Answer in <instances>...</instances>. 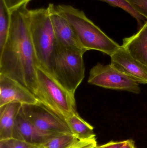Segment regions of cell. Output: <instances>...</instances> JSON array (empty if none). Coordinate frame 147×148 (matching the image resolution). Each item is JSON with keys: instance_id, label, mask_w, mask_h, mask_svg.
<instances>
[{"instance_id": "24", "label": "cell", "mask_w": 147, "mask_h": 148, "mask_svg": "<svg viewBox=\"0 0 147 148\" xmlns=\"http://www.w3.org/2000/svg\"><path fill=\"white\" fill-rule=\"evenodd\" d=\"M36 148H41L40 147H37Z\"/></svg>"}, {"instance_id": "22", "label": "cell", "mask_w": 147, "mask_h": 148, "mask_svg": "<svg viewBox=\"0 0 147 148\" xmlns=\"http://www.w3.org/2000/svg\"><path fill=\"white\" fill-rule=\"evenodd\" d=\"M124 143V140L121 141H111L106 144L96 146L95 148H120L123 145Z\"/></svg>"}, {"instance_id": "12", "label": "cell", "mask_w": 147, "mask_h": 148, "mask_svg": "<svg viewBox=\"0 0 147 148\" xmlns=\"http://www.w3.org/2000/svg\"><path fill=\"white\" fill-rule=\"evenodd\" d=\"M122 47L147 67V21L136 34L124 38Z\"/></svg>"}, {"instance_id": "5", "label": "cell", "mask_w": 147, "mask_h": 148, "mask_svg": "<svg viewBox=\"0 0 147 148\" xmlns=\"http://www.w3.org/2000/svg\"><path fill=\"white\" fill-rule=\"evenodd\" d=\"M83 51L58 44L52 63V76L68 91L75 94L85 77Z\"/></svg>"}, {"instance_id": "20", "label": "cell", "mask_w": 147, "mask_h": 148, "mask_svg": "<svg viewBox=\"0 0 147 148\" xmlns=\"http://www.w3.org/2000/svg\"><path fill=\"white\" fill-rule=\"evenodd\" d=\"M97 146L96 138L85 140H78L69 148H94Z\"/></svg>"}, {"instance_id": "17", "label": "cell", "mask_w": 147, "mask_h": 148, "mask_svg": "<svg viewBox=\"0 0 147 148\" xmlns=\"http://www.w3.org/2000/svg\"><path fill=\"white\" fill-rule=\"evenodd\" d=\"M108 3L114 7L121 8L130 14L135 18L138 23V27L140 28L143 24L147 21V20L142 15L139 14L127 0H99Z\"/></svg>"}, {"instance_id": "4", "label": "cell", "mask_w": 147, "mask_h": 148, "mask_svg": "<svg viewBox=\"0 0 147 148\" xmlns=\"http://www.w3.org/2000/svg\"><path fill=\"white\" fill-rule=\"evenodd\" d=\"M37 74L38 86L35 95L39 101L65 119L77 114L75 94L39 67Z\"/></svg>"}, {"instance_id": "10", "label": "cell", "mask_w": 147, "mask_h": 148, "mask_svg": "<svg viewBox=\"0 0 147 148\" xmlns=\"http://www.w3.org/2000/svg\"><path fill=\"white\" fill-rule=\"evenodd\" d=\"M110 57V64L115 68L139 84H147V67L122 46Z\"/></svg>"}, {"instance_id": "25", "label": "cell", "mask_w": 147, "mask_h": 148, "mask_svg": "<svg viewBox=\"0 0 147 148\" xmlns=\"http://www.w3.org/2000/svg\"></svg>"}, {"instance_id": "6", "label": "cell", "mask_w": 147, "mask_h": 148, "mask_svg": "<svg viewBox=\"0 0 147 148\" xmlns=\"http://www.w3.org/2000/svg\"><path fill=\"white\" fill-rule=\"evenodd\" d=\"M88 82L104 88L140 93L139 84L115 68L111 64L98 63L89 72Z\"/></svg>"}, {"instance_id": "7", "label": "cell", "mask_w": 147, "mask_h": 148, "mask_svg": "<svg viewBox=\"0 0 147 148\" xmlns=\"http://www.w3.org/2000/svg\"><path fill=\"white\" fill-rule=\"evenodd\" d=\"M22 110L26 118L41 130L73 134L64 117L40 102L35 104H22Z\"/></svg>"}, {"instance_id": "19", "label": "cell", "mask_w": 147, "mask_h": 148, "mask_svg": "<svg viewBox=\"0 0 147 148\" xmlns=\"http://www.w3.org/2000/svg\"><path fill=\"white\" fill-rule=\"evenodd\" d=\"M133 8L147 20V0H127Z\"/></svg>"}, {"instance_id": "13", "label": "cell", "mask_w": 147, "mask_h": 148, "mask_svg": "<svg viewBox=\"0 0 147 148\" xmlns=\"http://www.w3.org/2000/svg\"><path fill=\"white\" fill-rule=\"evenodd\" d=\"M22 105L10 103L0 107V140L13 138L15 123Z\"/></svg>"}, {"instance_id": "11", "label": "cell", "mask_w": 147, "mask_h": 148, "mask_svg": "<svg viewBox=\"0 0 147 148\" xmlns=\"http://www.w3.org/2000/svg\"><path fill=\"white\" fill-rule=\"evenodd\" d=\"M39 102L34 94L21 84L11 77L0 75V107L10 103L29 104Z\"/></svg>"}, {"instance_id": "8", "label": "cell", "mask_w": 147, "mask_h": 148, "mask_svg": "<svg viewBox=\"0 0 147 148\" xmlns=\"http://www.w3.org/2000/svg\"><path fill=\"white\" fill-rule=\"evenodd\" d=\"M62 134L43 131L35 127L25 117L21 109L15 123L13 138L41 147Z\"/></svg>"}, {"instance_id": "3", "label": "cell", "mask_w": 147, "mask_h": 148, "mask_svg": "<svg viewBox=\"0 0 147 148\" xmlns=\"http://www.w3.org/2000/svg\"><path fill=\"white\" fill-rule=\"evenodd\" d=\"M28 19L39 67L53 76V61L58 43L48 8L29 10Z\"/></svg>"}, {"instance_id": "21", "label": "cell", "mask_w": 147, "mask_h": 148, "mask_svg": "<svg viewBox=\"0 0 147 148\" xmlns=\"http://www.w3.org/2000/svg\"><path fill=\"white\" fill-rule=\"evenodd\" d=\"M31 0H3L6 7L10 12Z\"/></svg>"}, {"instance_id": "15", "label": "cell", "mask_w": 147, "mask_h": 148, "mask_svg": "<svg viewBox=\"0 0 147 148\" xmlns=\"http://www.w3.org/2000/svg\"><path fill=\"white\" fill-rule=\"evenodd\" d=\"M11 12L3 0H0V51L4 47L7 39L10 27Z\"/></svg>"}, {"instance_id": "1", "label": "cell", "mask_w": 147, "mask_h": 148, "mask_svg": "<svg viewBox=\"0 0 147 148\" xmlns=\"http://www.w3.org/2000/svg\"><path fill=\"white\" fill-rule=\"evenodd\" d=\"M27 4L11 12L7 39L0 51V75L16 80L35 95L39 65L29 29Z\"/></svg>"}, {"instance_id": "23", "label": "cell", "mask_w": 147, "mask_h": 148, "mask_svg": "<svg viewBox=\"0 0 147 148\" xmlns=\"http://www.w3.org/2000/svg\"><path fill=\"white\" fill-rule=\"evenodd\" d=\"M120 148H137L135 147V142L133 140H124L123 145Z\"/></svg>"}, {"instance_id": "2", "label": "cell", "mask_w": 147, "mask_h": 148, "mask_svg": "<svg viewBox=\"0 0 147 148\" xmlns=\"http://www.w3.org/2000/svg\"><path fill=\"white\" fill-rule=\"evenodd\" d=\"M56 7L70 24L80 44L86 51L97 50L110 56L120 48L121 46L89 19L83 11L66 4H59Z\"/></svg>"}, {"instance_id": "18", "label": "cell", "mask_w": 147, "mask_h": 148, "mask_svg": "<svg viewBox=\"0 0 147 148\" xmlns=\"http://www.w3.org/2000/svg\"><path fill=\"white\" fill-rule=\"evenodd\" d=\"M38 147H39L14 138L0 140V148H36Z\"/></svg>"}, {"instance_id": "14", "label": "cell", "mask_w": 147, "mask_h": 148, "mask_svg": "<svg viewBox=\"0 0 147 148\" xmlns=\"http://www.w3.org/2000/svg\"><path fill=\"white\" fill-rule=\"evenodd\" d=\"M73 135L79 140H85L96 138L94 127L82 119L78 114L66 119Z\"/></svg>"}, {"instance_id": "16", "label": "cell", "mask_w": 147, "mask_h": 148, "mask_svg": "<svg viewBox=\"0 0 147 148\" xmlns=\"http://www.w3.org/2000/svg\"><path fill=\"white\" fill-rule=\"evenodd\" d=\"M79 140L73 134L58 136L40 147L41 148H69Z\"/></svg>"}, {"instance_id": "9", "label": "cell", "mask_w": 147, "mask_h": 148, "mask_svg": "<svg viewBox=\"0 0 147 148\" xmlns=\"http://www.w3.org/2000/svg\"><path fill=\"white\" fill-rule=\"evenodd\" d=\"M58 44L74 50H86L80 44L74 30L65 18L58 11L56 5L50 3L47 7Z\"/></svg>"}]
</instances>
